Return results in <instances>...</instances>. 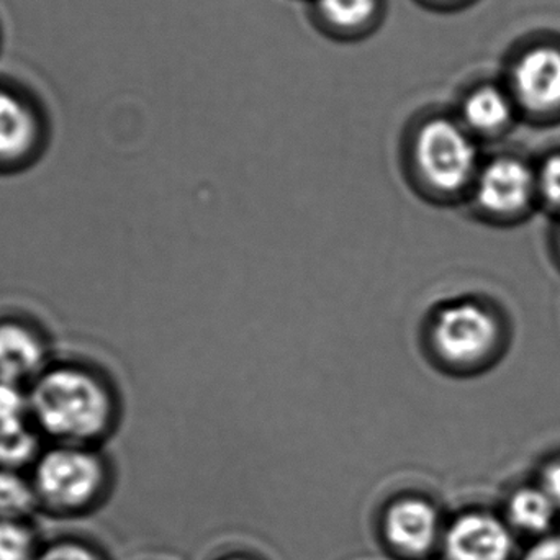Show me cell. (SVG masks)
Listing matches in <instances>:
<instances>
[{
	"label": "cell",
	"mask_w": 560,
	"mask_h": 560,
	"mask_svg": "<svg viewBox=\"0 0 560 560\" xmlns=\"http://www.w3.org/2000/svg\"><path fill=\"white\" fill-rule=\"evenodd\" d=\"M26 395L36 430L58 444L89 446L107 434L114 421L110 388L94 372L78 365L46 369Z\"/></svg>",
	"instance_id": "6da1fadb"
},
{
	"label": "cell",
	"mask_w": 560,
	"mask_h": 560,
	"mask_svg": "<svg viewBox=\"0 0 560 560\" xmlns=\"http://www.w3.org/2000/svg\"><path fill=\"white\" fill-rule=\"evenodd\" d=\"M411 158L418 183L441 200L469 194L482 166L476 137L447 117H433L418 127Z\"/></svg>",
	"instance_id": "7a4b0ae2"
},
{
	"label": "cell",
	"mask_w": 560,
	"mask_h": 560,
	"mask_svg": "<svg viewBox=\"0 0 560 560\" xmlns=\"http://www.w3.org/2000/svg\"><path fill=\"white\" fill-rule=\"evenodd\" d=\"M503 342L502 318L479 300L450 303L431 322V349L446 368L456 372L486 368L500 354Z\"/></svg>",
	"instance_id": "3957f363"
},
{
	"label": "cell",
	"mask_w": 560,
	"mask_h": 560,
	"mask_svg": "<svg viewBox=\"0 0 560 560\" xmlns=\"http://www.w3.org/2000/svg\"><path fill=\"white\" fill-rule=\"evenodd\" d=\"M104 479V464L94 451L58 444L36 459L33 487L46 505L71 512L88 506L97 497Z\"/></svg>",
	"instance_id": "277c9868"
},
{
	"label": "cell",
	"mask_w": 560,
	"mask_h": 560,
	"mask_svg": "<svg viewBox=\"0 0 560 560\" xmlns=\"http://www.w3.org/2000/svg\"><path fill=\"white\" fill-rule=\"evenodd\" d=\"M469 196L482 219L515 225L539 206L535 166L512 154L493 158L480 166Z\"/></svg>",
	"instance_id": "5b68a950"
},
{
	"label": "cell",
	"mask_w": 560,
	"mask_h": 560,
	"mask_svg": "<svg viewBox=\"0 0 560 560\" xmlns=\"http://www.w3.org/2000/svg\"><path fill=\"white\" fill-rule=\"evenodd\" d=\"M451 560H512L515 533L505 520L489 513L460 516L446 535Z\"/></svg>",
	"instance_id": "8992f818"
},
{
	"label": "cell",
	"mask_w": 560,
	"mask_h": 560,
	"mask_svg": "<svg viewBox=\"0 0 560 560\" xmlns=\"http://www.w3.org/2000/svg\"><path fill=\"white\" fill-rule=\"evenodd\" d=\"M516 101L536 115L560 110V49L538 46L516 62L513 71Z\"/></svg>",
	"instance_id": "52a82bcc"
},
{
	"label": "cell",
	"mask_w": 560,
	"mask_h": 560,
	"mask_svg": "<svg viewBox=\"0 0 560 560\" xmlns=\"http://www.w3.org/2000/svg\"><path fill=\"white\" fill-rule=\"evenodd\" d=\"M48 368V348L38 332L20 322L0 323V381L22 387Z\"/></svg>",
	"instance_id": "ba28073f"
},
{
	"label": "cell",
	"mask_w": 560,
	"mask_h": 560,
	"mask_svg": "<svg viewBox=\"0 0 560 560\" xmlns=\"http://www.w3.org/2000/svg\"><path fill=\"white\" fill-rule=\"evenodd\" d=\"M38 124L28 105L0 89V166L19 164L32 154Z\"/></svg>",
	"instance_id": "9c48e42d"
},
{
	"label": "cell",
	"mask_w": 560,
	"mask_h": 560,
	"mask_svg": "<svg viewBox=\"0 0 560 560\" xmlns=\"http://www.w3.org/2000/svg\"><path fill=\"white\" fill-rule=\"evenodd\" d=\"M387 536L397 548L408 552L428 551L438 535V515L433 506L421 500L397 503L388 512Z\"/></svg>",
	"instance_id": "30bf717a"
},
{
	"label": "cell",
	"mask_w": 560,
	"mask_h": 560,
	"mask_svg": "<svg viewBox=\"0 0 560 560\" xmlns=\"http://www.w3.org/2000/svg\"><path fill=\"white\" fill-rule=\"evenodd\" d=\"M460 124L474 137H495L506 130L513 120L512 98L495 85H482L474 89L463 104Z\"/></svg>",
	"instance_id": "8fae6325"
},
{
	"label": "cell",
	"mask_w": 560,
	"mask_h": 560,
	"mask_svg": "<svg viewBox=\"0 0 560 560\" xmlns=\"http://www.w3.org/2000/svg\"><path fill=\"white\" fill-rule=\"evenodd\" d=\"M559 509L539 486L516 489L506 500L505 522L513 533L535 536L536 539L551 535Z\"/></svg>",
	"instance_id": "7c38bea8"
},
{
	"label": "cell",
	"mask_w": 560,
	"mask_h": 560,
	"mask_svg": "<svg viewBox=\"0 0 560 560\" xmlns=\"http://www.w3.org/2000/svg\"><path fill=\"white\" fill-rule=\"evenodd\" d=\"M313 5L326 30L345 36L369 32L381 12V0H315Z\"/></svg>",
	"instance_id": "4fadbf2b"
},
{
	"label": "cell",
	"mask_w": 560,
	"mask_h": 560,
	"mask_svg": "<svg viewBox=\"0 0 560 560\" xmlns=\"http://www.w3.org/2000/svg\"><path fill=\"white\" fill-rule=\"evenodd\" d=\"M38 503L33 482L16 470L0 467V518L22 520L35 510Z\"/></svg>",
	"instance_id": "5bb4252c"
},
{
	"label": "cell",
	"mask_w": 560,
	"mask_h": 560,
	"mask_svg": "<svg viewBox=\"0 0 560 560\" xmlns=\"http://www.w3.org/2000/svg\"><path fill=\"white\" fill-rule=\"evenodd\" d=\"M39 438L26 423L0 431V467L16 470L32 459H38Z\"/></svg>",
	"instance_id": "9a60e30c"
},
{
	"label": "cell",
	"mask_w": 560,
	"mask_h": 560,
	"mask_svg": "<svg viewBox=\"0 0 560 560\" xmlns=\"http://www.w3.org/2000/svg\"><path fill=\"white\" fill-rule=\"evenodd\" d=\"M36 541L22 520L0 518V560H33Z\"/></svg>",
	"instance_id": "2e32d148"
},
{
	"label": "cell",
	"mask_w": 560,
	"mask_h": 560,
	"mask_svg": "<svg viewBox=\"0 0 560 560\" xmlns=\"http://www.w3.org/2000/svg\"><path fill=\"white\" fill-rule=\"evenodd\" d=\"M535 170L539 206L560 219V151L548 154Z\"/></svg>",
	"instance_id": "e0dca14e"
},
{
	"label": "cell",
	"mask_w": 560,
	"mask_h": 560,
	"mask_svg": "<svg viewBox=\"0 0 560 560\" xmlns=\"http://www.w3.org/2000/svg\"><path fill=\"white\" fill-rule=\"evenodd\" d=\"M30 417L28 395L20 385L0 381V431L26 423Z\"/></svg>",
	"instance_id": "ac0fdd59"
},
{
	"label": "cell",
	"mask_w": 560,
	"mask_h": 560,
	"mask_svg": "<svg viewBox=\"0 0 560 560\" xmlns=\"http://www.w3.org/2000/svg\"><path fill=\"white\" fill-rule=\"evenodd\" d=\"M33 560H101L88 546L79 542H58L38 552Z\"/></svg>",
	"instance_id": "d6986e66"
},
{
	"label": "cell",
	"mask_w": 560,
	"mask_h": 560,
	"mask_svg": "<svg viewBox=\"0 0 560 560\" xmlns=\"http://www.w3.org/2000/svg\"><path fill=\"white\" fill-rule=\"evenodd\" d=\"M520 560H560V535L536 539Z\"/></svg>",
	"instance_id": "ffe728a7"
},
{
	"label": "cell",
	"mask_w": 560,
	"mask_h": 560,
	"mask_svg": "<svg viewBox=\"0 0 560 560\" xmlns=\"http://www.w3.org/2000/svg\"><path fill=\"white\" fill-rule=\"evenodd\" d=\"M538 486L548 493L549 499L555 502L560 512V457L549 460L542 467Z\"/></svg>",
	"instance_id": "44dd1931"
},
{
	"label": "cell",
	"mask_w": 560,
	"mask_h": 560,
	"mask_svg": "<svg viewBox=\"0 0 560 560\" xmlns=\"http://www.w3.org/2000/svg\"><path fill=\"white\" fill-rule=\"evenodd\" d=\"M555 248H556V256H558L559 262H560V219L558 223V229H556L555 232Z\"/></svg>",
	"instance_id": "7402d4cb"
},
{
	"label": "cell",
	"mask_w": 560,
	"mask_h": 560,
	"mask_svg": "<svg viewBox=\"0 0 560 560\" xmlns=\"http://www.w3.org/2000/svg\"><path fill=\"white\" fill-rule=\"evenodd\" d=\"M440 2H450V0H440Z\"/></svg>",
	"instance_id": "603a6c76"
}]
</instances>
